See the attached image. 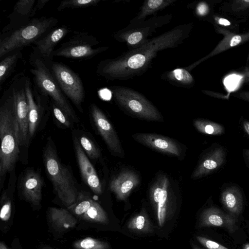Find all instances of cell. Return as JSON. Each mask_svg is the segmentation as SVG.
I'll return each instance as SVG.
<instances>
[{
    "label": "cell",
    "instance_id": "ab89813d",
    "mask_svg": "<svg viewBox=\"0 0 249 249\" xmlns=\"http://www.w3.org/2000/svg\"><path fill=\"white\" fill-rule=\"evenodd\" d=\"M241 125L243 131L249 137V121L243 120L242 121Z\"/></svg>",
    "mask_w": 249,
    "mask_h": 249
},
{
    "label": "cell",
    "instance_id": "d6986e66",
    "mask_svg": "<svg viewBox=\"0 0 249 249\" xmlns=\"http://www.w3.org/2000/svg\"><path fill=\"white\" fill-rule=\"evenodd\" d=\"M237 219L218 208L211 206L205 209L201 213L199 227H218L225 229L230 233L237 229Z\"/></svg>",
    "mask_w": 249,
    "mask_h": 249
},
{
    "label": "cell",
    "instance_id": "d4e9b609",
    "mask_svg": "<svg viewBox=\"0 0 249 249\" xmlns=\"http://www.w3.org/2000/svg\"><path fill=\"white\" fill-rule=\"evenodd\" d=\"M177 0H145L140 10L130 23H136L145 20L147 17L153 15L171 5Z\"/></svg>",
    "mask_w": 249,
    "mask_h": 249
},
{
    "label": "cell",
    "instance_id": "8fae6325",
    "mask_svg": "<svg viewBox=\"0 0 249 249\" xmlns=\"http://www.w3.org/2000/svg\"><path fill=\"white\" fill-rule=\"evenodd\" d=\"M25 89L29 107V134L30 140L36 132L43 112L48 107L50 98L42 93L26 75Z\"/></svg>",
    "mask_w": 249,
    "mask_h": 249
},
{
    "label": "cell",
    "instance_id": "f546056e",
    "mask_svg": "<svg viewBox=\"0 0 249 249\" xmlns=\"http://www.w3.org/2000/svg\"><path fill=\"white\" fill-rule=\"evenodd\" d=\"M75 249H109V244L105 241L90 237L75 241L73 244Z\"/></svg>",
    "mask_w": 249,
    "mask_h": 249
},
{
    "label": "cell",
    "instance_id": "7402d4cb",
    "mask_svg": "<svg viewBox=\"0 0 249 249\" xmlns=\"http://www.w3.org/2000/svg\"><path fill=\"white\" fill-rule=\"evenodd\" d=\"M221 203L227 213L237 219L243 209V197L240 188L231 185L224 188L220 193Z\"/></svg>",
    "mask_w": 249,
    "mask_h": 249
},
{
    "label": "cell",
    "instance_id": "e0dca14e",
    "mask_svg": "<svg viewBox=\"0 0 249 249\" xmlns=\"http://www.w3.org/2000/svg\"><path fill=\"white\" fill-rule=\"evenodd\" d=\"M169 193L168 178L165 175H160L151 188L150 198L157 210L158 223L160 227L163 226L166 218Z\"/></svg>",
    "mask_w": 249,
    "mask_h": 249
},
{
    "label": "cell",
    "instance_id": "4fadbf2b",
    "mask_svg": "<svg viewBox=\"0 0 249 249\" xmlns=\"http://www.w3.org/2000/svg\"><path fill=\"white\" fill-rule=\"evenodd\" d=\"M69 32L68 27L65 25L53 28L32 45L33 52L31 55L40 59L49 65L53 61L54 48Z\"/></svg>",
    "mask_w": 249,
    "mask_h": 249
},
{
    "label": "cell",
    "instance_id": "7dc6e473",
    "mask_svg": "<svg viewBox=\"0 0 249 249\" xmlns=\"http://www.w3.org/2000/svg\"><path fill=\"white\" fill-rule=\"evenodd\" d=\"M242 249H249V243L245 244L243 245Z\"/></svg>",
    "mask_w": 249,
    "mask_h": 249
},
{
    "label": "cell",
    "instance_id": "cb8c5ba5",
    "mask_svg": "<svg viewBox=\"0 0 249 249\" xmlns=\"http://www.w3.org/2000/svg\"><path fill=\"white\" fill-rule=\"evenodd\" d=\"M161 78L174 86L184 88L192 87L195 82L193 76L185 68L167 71L161 75Z\"/></svg>",
    "mask_w": 249,
    "mask_h": 249
},
{
    "label": "cell",
    "instance_id": "f6af8a7d",
    "mask_svg": "<svg viewBox=\"0 0 249 249\" xmlns=\"http://www.w3.org/2000/svg\"><path fill=\"white\" fill-rule=\"evenodd\" d=\"M0 249H12L8 247L5 244V243L3 242H1L0 243Z\"/></svg>",
    "mask_w": 249,
    "mask_h": 249
},
{
    "label": "cell",
    "instance_id": "9c48e42d",
    "mask_svg": "<svg viewBox=\"0 0 249 249\" xmlns=\"http://www.w3.org/2000/svg\"><path fill=\"white\" fill-rule=\"evenodd\" d=\"M47 66L64 94L80 112H83L85 90L78 74L67 65L60 62L52 61Z\"/></svg>",
    "mask_w": 249,
    "mask_h": 249
},
{
    "label": "cell",
    "instance_id": "9a60e30c",
    "mask_svg": "<svg viewBox=\"0 0 249 249\" xmlns=\"http://www.w3.org/2000/svg\"><path fill=\"white\" fill-rule=\"evenodd\" d=\"M226 156L224 147L218 144L213 146L201 159L191 178L197 179L213 173L225 163Z\"/></svg>",
    "mask_w": 249,
    "mask_h": 249
},
{
    "label": "cell",
    "instance_id": "4316f807",
    "mask_svg": "<svg viewBox=\"0 0 249 249\" xmlns=\"http://www.w3.org/2000/svg\"><path fill=\"white\" fill-rule=\"evenodd\" d=\"M127 227L133 231L140 233H148L153 231L151 222L144 210L131 217Z\"/></svg>",
    "mask_w": 249,
    "mask_h": 249
},
{
    "label": "cell",
    "instance_id": "b9f144b4",
    "mask_svg": "<svg viewBox=\"0 0 249 249\" xmlns=\"http://www.w3.org/2000/svg\"><path fill=\"white\" fill-rule=\"evenodd\" d=\"M243 156L247 166L249 168V149L243 150Z\"/></svg>",
    "mask_w": 249,
    "mask_h": 249
},
{
    "label": "cell",
    "instance_id": "ee69618b",
    "mask_svg": "<svg viewBox=\"0 0 249 249\" xmlns=\"http://www.w3.org/2000/svg\"><path fill=\"white\" fill-rule=\"evenodd\" d=\"M244 81L246 82H249V71H248L244 73Z\"/></svg>",
    "mask_w": 249,
    "mask_h": 249
},
{
    "label": "cell",
    "instance_id": "44dd1931",
    "mask_svg": "<svg viewBox=\"0 0 249 249\" xmlns=\"http://www.w3.org/2000/svg\"><path fill=\"white\" fill-rule=\"evenodd\" d=\"M139 182V177L136 173L125 170L112 179L109 183V189L115 194L118 200H124Z\"/></svg>",
    "mask_w": 249,
    "mask_h": 249
},
{
    "label": "cell",
    "instance_id": "f35d334b",
    "mask_svg": "<svg viewBox=\"0 0 249 249\" xmlns=\"http://www.w3.org/2000/svg\"><path fill=\"white\" fill-rule=\"evenodd\" d=\"M234 2L236 9H244L249 7V0H236Z\"/></svg>",
    "mask_w": 249,
    "mask_h": 249
},
{
    "label": "cell",
    "instance_id": "5b68a950",
    "mask_svg": "<svg viewBox=\"0 0 249 249\" xmlns=\"http://www.w3.org/2000/svg\"><path fill=\"white\" fill-rule=\"evenodd\" d=\"M30 63L32 68L30 71L33 82L43 93L49 96L73 121L78 123L79 119L69 100L64 94L54 78L49 67L40 59L30 55Z\"/></svg>",
    "mask_w": 249,
    "mask_h": 249
},
{
    "label": "cell",
    "instance_id": "484cf974",
    "mask_svg": "<svg viewBox=\"0 0 249 249\" xmlns=\"http://www.w3.org/2000/svg\"><path fill=\"white\" fill-rule=\"evenodd\" d=\"M22 50L12 52L0 58V90L2 84L14 71L18 61L22 57Z\"/></svg>",
    "mask_w": 249,
    "mask_h": 249
},
{
    "label": "cell",
    "instance_id": "603a6c76",
    "mask_svg": "<svg viewBox=\"0 0 249 249\" xmlns=\"http://www.w3.org/2000/svg\"><path fill=\"white\" fill-rule=\"evenodd\" d=\"M47 220L51 228L58 233L70 231L77 223L76 219L69 211L55 207L48 209Z\"/></svg>",
    "mask_w": 249,
    "mask_h": 249
},
{
    "label": "cell",
    "instance_id": "60d3db41",
    "mask_svg": "<svg viewBox=\"0 0 249 249\" xmlns=\"http://www.w3.org/2000/svg\"><path fill=\"white\" fill-rule=\"evenodd\" d=\"M238 97L249 102V91H241L238 93Z\"/></svg>",
    "mask_w": 249,
    "mask_h": 249
},
{
    "label": "cell",
    "instance_id": "ba28073f",
    "mask_svg": "<svg viewBox=\"0 0 249 249\" xmlns=\"http://www.w3.org/2000/svg\"><path fill=\"white\" fill-rule=\"evenodd\" d=\"M97 38L87 32H75L71 36L54 50L53 56L76 60L91 59L107 51L108 46L95 48Z\"/></svg>",
    "mask_w": 249,
    "mask_h": 249
},
{
    "label": "cell",
    "instance_id": "8d00e7d4",
    "mask_svg": "<svg viewBox=\"0 0 249 249\" xmlns=\"http://www.w3.org/2000/svg\"><path fill=\"white\" fill-rule=\"evenodd\" d=\"M50 1V0H38L35 4L31 14L32 18Z\"/></svg>",
    "mask_w": 249,
    "mask_h": 249
},
{
    "label": "cell",
    "instance_id": "8992f818",
    "mask_svg": "<svg viewBox=\"0 0 249 249\" xmlns=\"http://www.w3.org/2000/svg\"><path fill=\"white\" fill-rule=\"evenodd\" d=\"M110 90L116 104L128 113L148 121H163L157 108L141 93L122 86H112Z\"/></svg>",
    "mask_w": 249,
    "mask_h": 249
},
{
    "label": "cell",
    "instance_id": "83f0119b",
    "mask_svg": "<svg viewBox=\"0 0 249 249\" xmlns=\"http://www.w3.org/2000/svg\"><path fill=\"white\" fill-rule=\"evenodd\" d=\"M80 218L87 221L103 224L109 222L107 213L99 203L92 199L89 208Z\"/></svg>",
    "mask_w": 249,
    "mask_h": 249
},
{
    "label": "cell",
    "instance_id": "7bdbcfd3",
    "mask_svg": "<svg viewBox=\"0 0 249 249\" xmlns=\"http://www.w3.org/2000/svg\"><path fill=\"white\" fill-rule=\"evenodd\" d=\"M215 20L217 21L218 24L222 25L229 26L231 24L230 21L224 18H217L216 19H215Z\"/></svg>",
    "mask_w": 249,
    "mask_h": 249
},
{
    "label": "cell",
    "instance_id": "3957f363",
    "mask_svg": "<svg viewBox=\"0 0 249 249\" xmlns=\"http://www.w3.org/2000/svg\"><path fill=\"white\" fill-rule=\"evenodd\" d=\"M47 175L62 203L68 208L75 204L81 193L70 170L61 162L52 139L49 138L43 150Z\"/></svg>",
    "mask_w": 249,
    "mask_h": 249
},
{
    "label": "cell",
    "instance_id": "e575fe53",
    "mask_svg": "<svg viewBox=\"0 0 249 249\" xmlns=\"http://www.w3.org/2000/svg\"><path fill=\"white\" fill-rule=\"evenodd\" d=\"M196 239L207 249H230L225 246L205 237L202 236H196Z\"/></svg>",
    "mask_w": 249,
    "mask_h": 249
},
{
    "label": "cell",
    "instance_id": "d6a6232c",
    "mask_svg": "<svg viewBox=\"0 0 249 249\" xmlns=\"http://www.w3.org/2000/svg\"><path fill=\"white\" fill-rule=\"evenodd\" d=\"M79 143L87 156L92 160L97 159L101 156V152L94 143L86 136H81Z\"/></svg>",
    "mask_w": 249,
    "mask_h": 249
},
{
    "label": "cell",
    "instance_id": "277c9868",
    "mask_svg": "<svg viewBox=\"0 0 249 249\" xmlns=\"http://www.w3.org/2000/svg\"><path fill=\"white\" fill-rule=\"evenodd\" d=\"M58 23L57 18L42 16L32 18L28 24L18 29L1 33L0 58L12 52L33 45L55 28Z\"/></svg>",
    "mask_w": 249,
    "mask_h": 249
},
{
    "label": "cell",
    "instance_id": "7c38bea8",
    "mask_svg": "<svg viewBox=\"0 0 249 249\" xmlns=\"http://www.w3.org/2000/svg\"><path fill=\"white\" fill-rule=\"evenodd\" d=\"M90 112L98 132L109 150L115 156L123 157L124 152L119 138L105 114L94 103L90 105Z\"/></svg>",
    "mask_w": 249,
    "mask_h": 249
},
{
    "label": "cell",
    "instance_id": "30bf717a",
    "mask_svg": "<svg viewBox=\"0 0 249 249\" xmlns=\"http://www.w3.org/2000/svg\"><path fill=\"white\" fill-rule=\"evenodd\" d=\"M26 75L23 72L16 74L9 85L12 94L18 122L21 146H27L30 141L29 134V107L25 89Z\"/></svg>",
    "mask_w": 249,
    "mask_h": 249
},
{
    "label": "cell",
    "instance_id": "c3c4849f",
    "mask_svg": "<svg viewBox=\"0 0 249 249\" xmlns=\"http://www.w3.org/2000/svg\"><path fill=\"white\" fill-rule=\"evenodd\" d=\"M40 249H53L49 246H44L42 247Z\"/></svg>",
    "mask_w": 249,
    "mask_h": 249
},
{
    "label": "cell",
    "instance_id": "f1b7e54d",
    "mask_svg": "<svg viewBox=\"0 0 249 249\" xmlns=\"http://www.w3.org/2000/svg\"><path fill=\"white\" fill-rule=\"evenodd\" d=\"M194 125L199 132L209 135L218 136L225 132V128L221 124L211 121L197 119L194 121Z\"/></svg>",
    "mask_w": 249,
    "mask_h": 249
},
{
    "label": "cell",
    "instance_id": "ac0fdd59",
    "mask_svg": "<svg viewBox=\"0 0 249 249\" xmlns=\"http://www.w3.org/2000/svg\"><path fill=\"white\" fill-rule=\"evenodd\" d=\"M138 142L165 154L180 157L181 147L173 139L153 133H137L132 135Z\"/></svg>",
    "mask_w": 249,
    "mask_h": 249
},
{
    "label": "cell",
    "instance_id": "6da1fadb",
    "mask_svg": "<svg viewBox=\"0 0 249 249\" xmlns=\"http://www.w3.org/2000/svg\"><path fill=\"white\" fill-rule=\"evenodd\" d=\"M192 23H184L158 36L143 45L124 52L119 56L102 60L96 69L98 75L107 80H127L141 76L149 69L159 52L178 47L189 36Z\"/></svg>",
    "mask_w": 249,
    "mask_h": 249
},
{
    "label": "cell",
    "instance_id": "7a4b0ae2",
    "mask_svg": "<svg viewBox=\"0 0 249 249\" xmlns=\"http://www.w3.org/2000/svg\"><path fill=\"white\" fill-rule=\"evenodd\" d=\"M0 187L7 173L14 169L20 153L19 128L14 103L9 86L4 90L0 102Z\"/></svg>",
    "mask_w": 249,
    "mask_h": 249
},
{
    "label": "cell",
    "instance_id": "52a82bcc",
    "mask_svg": "<svg viewBox=\"0 0 249 249\" xmlns=\"http://www.w3.org/2000/svg\"><path fill=\"white\" fill-rule=\"evenodd\" d=\"M172 14L151 17L142 21L129 23L125 28L115 33L113 36L117 41L125 43L128 50L139 48L146 43L157 29L169 23Z\"/></svg>",
    "mask_w": 249,
    "mask_h": 249
},
{
    "label": "cell",
    "instance_id": "4dcf8cb0",
    "mask_svg": "<svg viewBox=\"0 0 249 249\" xmlns=\"http://www.w3.org/2000/svg\"><path fill=\"white\" fill-rule=\"evenodd\" d=\"M0 204V220L4 226H7L12 220V200L8 195L7 190H4L2 194Z\"/></svg>",
    "mask_w": 249,
    "mask_h": 249
},
{
    "label": "cell",
    "instance_id": "2e32d148",
    "mask_svg": "<svg viewBox=\"0 0 249 249\" xmlns=\"http://www.w3.org/2000/svg\"><path fill=\"white\" fill-rule=\"evenodd\" d=\"M73 142L77 161L83 180L94 193L101 195L103 192L102 184L93 165L76 137L73 138Z\"/></svg>",
    "mask_w": 249,
    "mask_h": 249
},
{
    "label": "cell",
    "instance_id": "ffe728a7",
    "mask_svg": "<svg viewBox=\"0 0 249 249\" xmlns=\"http://www.w3.org/2000/svg\"><path fill=\"white\" fill-rule=\"evenodd\" d=\"M36 0H19L8 16V23L3 28L1 33L18 29L28 24L32 19L31 14Z\"/></svg>",
    "mask_w": 249,
    "mask_h": 249
},
{
    "label": "cell",
    "instance_id": "d590c367",
    "mask_svg": "<svg viewBox=\"0 0 249 249\" xmlns=\"http://www.w3.org/2000/svg\"><path fill=\"white\" fill-rule=\"evenodd\" d=\"M209 12V7L204 2L198 3L196 7V12L198 16H205Z\"/></svg>",
    "mask_w": 249,
    "mask_h": 249
},
{
    "label": "cell",
    "instance_id": "5bb4252c",
    "mask_svg": "<svg viewBox=\"0 0 249 249\" xmlns=\"http://www.w3.org/2000/svg\"><path fill=\"white\" fill-rule=\"evenodd\" d=\"M43 185L44 180L40 173L30 168L22 175L18 185V191L25 200L32 206L39 208Z\"/></svg>",
    "mask_w": 249,
    "mask_h": 249
},
{
    "label": "cell",
    "instance_id": "1f68e13d",
    "mask_svg": "<svg viewBox=\"0 0 249 249\" xmlns=\"http://www.w3.org/2000/svg\"><path fill=\"white\" fill-rule=\"evenodd\" d=\"M101 0H64L57 8L58 11L65 9L84 8L97 5Z\"/></svg>",
    "mask_w": 249,
    "mask_h": 249
},
{
    "label": "cell",
    "instance_id": "bcb514c9",
    "mask_svg": "<svg viewBox=\"0 0 249 249\" xmlns=\"http://www.w3.org/2000/svg\"><path fill=\"white\" fill-rule=\"evenodd\" d=\"M191 246L192 249H202V248H200L199 246L196 245L195 244L193 243L191 244Z\"/></svg>",
    "mask_w": 249,
    "mask_h": 249
},
{
    "label": "cell",
    "instance_id": "836d02e7",
    "mask_svg": "<svg viewBox=\"0 0 249 249\" xmlns=\"http://www.w3.org/2000/svg\"><path fill=\"white\" fill-rule=\"evenodd\" d=\"M50 102L53 113L55 118L66 127L71 128L72 126L70 121L71 119L53 101L50 100Z\"/></svg>",
    "mask_w": 249,
    "mask_h": 249
},
{
    "label": "cell",
    "instance_id": "74e56055",
    "mask_svg": "<svg viewBox=\"0 0 249 249\" xmlns=\"http://www.w3.org/2000/svg\"><path fill=\"white\" fill-rule=\"evenodd\" d=\"M245 38V36H233L231 38V39L229 40V41H228V45L227 46V47H234L240 44L241 42H242L243 40H244Z\"/></svg>",
    "mask_w": 249,
    "mask_h": 249
}]
</instances>
